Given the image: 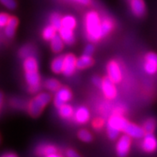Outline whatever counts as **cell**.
Listing matches in <instances>:
<instances>
[{
	"label": "cell",
	"mask_w": 157,
	"mask_h": 157,
	"mask_svg": "<svg viewBox=\"0 0 157 157\" xmlns=\"http://www.w3.org/2000/svg\"><path fill=\"white\" fill-rule=\"evenodd\" d=\"M85 29L89 40L98 41L103 38L102 33V19L95 11H90L85 16Z\"/></svg>",
	"instance_id": "1"
},
{
	"label": "cell",
	"mask_w": 157,
	"mask_h": 157,
	"mask_svg": "<svg viewBox=\"0 0 157 157\" xmlns=\"http://www.w3.org/2000/svg\"><path fill=\"white\" fill-rule=\"evenodd\" d=\"M36 153L39 155H43V156L48 157H58L59 156L57 153V149L53 145H40L37 149H36Z\"/></svg>",
	"instance_id": "13"
},
{
	"label": "cell",
	"mask_w": 157,
	"mask_h": 157,
	"mask_svg": "<svg viewBox=\"0 0 157 157\" xmlns=\"http://www.w3.org/2000/svg\"><path fill=\"white\" fill-rule=\"evenodd\" d=\"M44 86L51 91H56L60 88V83L56 78H48L45 81Z\"/></svg>",
	"instance_id": "24"
},
{
	"label": "cell",
	"mask_w": 157,
	"mask_h": 157,
	"mask_svg": "<svg viewBox=\"0 0 157 157\" xmlns=\"http://www.w3.org/2000/svg\"><path fill=\"white\" fill-rule=\"evenodd\" d=\"M63 57L64 56H58L52 63V70L56 74H59L63 71Z\"/></svg>",
	"instance_id": "22"
},
{
	"label": "cell",
	"mask_w": 157,
	"mask_h": 157,
	"mask_svg": "<svg viewBox=\"0 0 157 157\" xmlns=\"http://www.w3.org/2000/svg\"><path fill=\"white\" fill-rule=\"evenodd\" d=\"M25 78L29 86L30 92L36 93L40 90V76L38 71H25Z\"/></svg>",
	"instance_id": "4"
},
{
	"label": "cell",
	"mask_w": 157,
	"mask_h": 157,
	"mask_svg": "<svg viewBox=\"0 0 157 157\" xmlns=\"http://www.w3.org/2000/svg\"><path fill=\"white\" fill-rule=\"evenodd\" d=\"M50 22H51V25H52L58 31H59L60 28L62 27V18L60 17L58 13H53L51 15Z\"/></svg>",
	"instance_id": "27"
},
{
	"label": "cell",
	"mask_w": 157,
	"mask_h": 157,
	"mask_svg": "<svg viewBox=\"0 0 157 157\" xmlns=\"http://www.w3.org/2000/svg\"><path fill=\"white\" fill-rule=\"evenodd\" d=\"M96 122H97V124H95V128H100V127H101L102 125H103V123H100V122H99V120H97Z\"/></svg>",
	"instance_id": "37"
},
{
	"label": "cell",
	"mask_w": 157,
	"mask_h": 157,
	"mask_svg": "<svg viewBox=\"0 0 157 157\" xmlns=\"http://www.w3.org/2000/svg\"><path fill=\"white\" fill-rule=\"evenodd\" d=\"M76 1H78V2H79L80 3H82L83 5L89 4L90 2H91V0H76Z\"/></svg>",
	"instance_id": "35"
},
{
	"label": "cell",
	"mask_w": 157,
	"mask_h": 157,
	"mask_svg": "<svg viewBox=\"0 0 157 157\" xmlns=\"http://www.w3.org/2000/svg\"><path fill=\"white\" fill-rule=\"evenodd\" d=\"M18 26V19L15 17H10L7 24L5 26V34L7 37L12 38L15 35V29Z\"/></svg>",
	"instance_id": "17"
},
{
	"label": "cell",
	"mask_w": 157,
	"mask_h": 157,
	"mask_svg": "<svg viewBox=\"0 0 157 157\" xmlns=\"http://www.w3.org/2000/svg\"><path fill=\"white\" fill-rule=\"evenodd\" d=\"M23 67L25 71H38L37 59L34 56H30L25 59L23 62Z\"/></svg>",
	"instance_id": "20"
},
{
	"label": "cell",
	"mask_w": 157,
	"mask_h": 157,
	"mask_svg": "<svg viewBox=\"0 0 157 157\" xmlns=\"http://www.w3.org/2000/svg\"><path fill=\"white\" fill-rule=\"evenodd\" d=\"M78 136L83 142H90L92 140V136L87 130L79 131L78 133Z\"/></svg>",
	"instance_id": "29"
},
{
	"label": "cell",
	"mask_w": 157,
	"mask_h": 157,
	"mask_svg": "<svg viewBox=\"0 0 157 157\" xmlns=\"http://www.w3.org/2000/svg\"><path fill=\"white\" fill-rule=\"evenodd\" d=\"M101 89L103 93L106 98L108 99H113L117 95V90L115 86V83L112 81L108 77L103 78L102 80Z\"/></svg>",
	"instance_id": "5"
},
{
	"label": "cell",
	"mask_w": 157,
	"mask_h": 157,
	"mask_svg": "<svg viewBox=\"0 0 157 157\" xmlns=\"http://www.w3.org/2000/svg\"><path fill=\"white\" fill-rule=\"evenodd\" d=\"M108 77L115 83H120L122 80V72L120 65L116 61H111L107 67Z\"/></svg>",
	"instance_id": "6"
},
{
	"label": "cell",
	"mask_w": 157,
	"mask_h": 157,
	"mask_svg": "<svg viewBox=\"0 0 157 157\" xmlns=\"http://www.w3.org/2000/svg\"><path fill=\"white\" fill-rule=\"evenodd\" d=\"M128 123V120L120 115H113L108 122V137L111 140H115L117 138L120 132H124Z\"/></svg>",
	"instance_id": "2"
},
{
	"label": "cell",
	"mask_w": 157,
	"mask_h": 157,
	"mask_svg": "<svg viewBox=\"0 0 157 157\" xmlns=\"http://www.w3.org/2000/svg\"><path fill=\"white\" fill-rule=\"evenodd\" d=\"M143 150L147 153H153L157 150V140L153 133H145L142 141Z\"/></svg>",
	"instance_id": "8"
},
{
	"label": "cell",
	"mask_w": 157,
	"mask_h": 157,
	"mask_svg": "<svg viewBox=\"0 0 157 157\" xmlns=\"http://www.w3.org/2000/svg\"><path fill=\"white\" fill-rule=\"evenodd\" d=\"M131 147V137L128 135L123 136L116 144V152L119 156H126Z\"/></svg>",
	"instance_id": "10"
},
{
	"label": "cell",
	"mask_w": 157,
	"mask_h": 157,
	"mask_svg": "<svg viewBox=\"0 0 157 157\" xmlns=\"http://www.w3.org/2000/svg\"><path fill=\"white\" fill-rule=\"evenodd\" d=\"M10 19V15L6 14V13H0V27H5L7 24Z\"/></svg>",
	"instance_id": "31"
},
{
	"label": "cell",
	"mask_w": 157,
	"mask_h": 157,
	"mask_svg": "<svg viewBox=\"0 0 157 157\" xmlns=\"http://www.w3.org/2000/svg\"><path fill=\"white\" fill-rule=\"evenodd\" d=\"M57 30L52 25L47 26L43 31V38L45 40H51L56 35Z\"/></svg>",
	"instance_id": "26"
},
{
	"label": "cell",
	"mask_w": 157,
	"mask_h": 157,
	"mask_svg": "<svg viewBox=\"0 0 157 157\" xmlns=\"http://www.w3.org/2000/svg\"><path fill=\"white\" fill-rule=\"evenodd\" d=\"M52 97L48 93L43 92L38 94L35 98L29 103L28 105V112L31 116L37 117L41 114L42 111L45 106L50 102Z\"/></svg>",
	"instance_id": "3"
},
{
	"label": "cell",
	"mask_w": 157,
	"mask_h": 157,
	"mask_svg": "<svg viewBox=\"0 0 157 157\" xmlns=\"http://www.w3.org/2000/svg\"><path fill=\"white\" fill-rule=\"evenodd\" d=\"M76 59L72 54H68L63 57V68L62 73L65 76H71L75 72L76 67Z\"/></svg>",
	"instance_id": "7"
},
{
	"label": "cell",
	"mask_w": 157,
	"mask_h": 157,
	"mask_svg": "<svg viewBox=\"0 0 157 157\" xmlns=\"http://www.w3.org/2000/svg\"><path fill=\"white\" fill-rule=\"evenodd\" d=\"M155 128H156V120L153 118H150L146 120L143 126L145 133H153Z\"/></svg>",
	"instance_id": "25"
},
{
	"label": "cell",
	"mask_w": 157,
	"mask_h": 157,
	"mask_svg": "<svg viewBox=\"0 0 157 157\" xmlns=\"http://www.w3.org/2000/svg\"><path fill=\"white\" fill-rule=\"evenodd\" d=\"M94 52V47L92 44H87L84 50V54L91 56Z\"/></svg>",
	"instance_id": "32"
},
{
	"label": "cell",
	"mask_w": 157,
	"mask_h": 157,
	"mask_svg": "<svg viewBox=\"0 0 157 157\" xmlns=\"http://www.w3.org/2000/svg\"><path fill=\"white\" fill-rule=\"evenodd\" d=\"M0 2L10 10H14L17 6L15 0H0Z\"/></svg>",
	"instance_id": "30"
},
{
	"label": "cell",
	"mask_w": 157,
	"mask_h": 157,
	"mask_svg": "<svg viewBox=\"0 0 157 157\" xmlns=\"http://www.w3.org/2000/svg\"><path fill=\"white\" fill-rule=\"evenodd\" d=\"M62 27L73 30L76 27V20L71 15H66L62 18Z\"/></svg>",
	"instance_id": "23"
},
{
	"label": "cell",
	"mask_w": 157,
	"mask_h": 157,
	"mask_svg": "<svg viewBox=\"0 0 157 157\" xmlns=\"http://www.w3.org/2000/svg\"><path fill=\"white\" fill-rule=\"evenodd\" d=\"M51 48L55 53H59L63 48V43L62 38L59 35H56L51 40Z\"/></svg>",
	"instance_id": "19"
},
{
	"label": "cell",
	"mask_w": 157,
	"mask_h": 157,
	"mask_svg": "<svg viewBox=\"0 0 157 157\" xmlns=\"http://www.w3.org/2000/svg\"><path fill=\"white\" fill-rule=\"evenodd\" d=\"M34 53H35V49L31 45L24 46L23 48H21L20 52H19V55L21 57H23L24 59L30 57V56H34Z\"/></svg>",
	"instance_id": "28"
},
{
	"label": "cell",
	"mask_w": 157,
	"mask_h": 157,
	"mask_svg": "<svg viewBox=\"0 0 157 157\" xmlns=\"http://www.w3.org/2000/svg\"><path fill=\"white\" fill-rule=\"evenodd\" d=\"M0 141H1V137H0Z\"/></svg>",
	"instance_id": "39"
},
{
	"label": "cell",
	"mask_w": 157,
	"mask_h": 157,
	"mask_svg": "<svg viewBox=\"0 0 157 157\" xmlns=\"http://www.w3.org/2000/svg\"><path fill=\"white\" fill-rule=\"evenodd\" d=\"M67 155L68 157H77L78 156V155L77 154L75 151H74V150H71V149H70V150H68V151H67Z\"/></svg>",
	"instance_id": "34"
},
{
	"label": "cell",
	"mask_w": 157,
	"mask_h": 157,
	"mask_svg": "<svg viewBox=\"0 0 157 157\" xmlns=\"http://www.w3.org/2000/svg\"><path fill=\"white\" fill-rule=\"evenodd\" d=\"M2 99H3V95H2V93L0 91V108H1V105H2Z\"/></svg>",
	"instance_id": "38"
},
{
	"label": "cell",
	"mask_w": 157,
	"mask_h": 157,
	"mask_svg": "<svg viewBox=\"0 0 157 157\" xmlns=\"http://www.w3.org/2000/svg\"><path fill=\"white\" fill-rule=\"evenodd\" d=\"M72 97L71 91L67 87H60L58 91H56V96H55V105L57 108H59L64 103H67Z\"/></svg>",
	"instance_id": "9"
},
{
	"label": "cell",
	"mask_w": 157,
	"mask_h": 157,
	"mask_svg": "<svg viewBox=\"0 0 157 157\" xmlns=\"http://www.w3.org/2000/svg\"><path fill=\"white\" fill-rule=\"evenodd\" d=\"M102 80H103V79H101V78L98 76H95L92 78V83H93L95 86H97V87H101Z\"/></svg>",
	"instance_id": "33"
},
{
	"label": "cell",
	"mask_w": 157,
	"mask_h": 157,
	"mask_svg": "<svg viewBox=\"0 0 157 157\" xmlns=\"http://www.w3.org/2000/svg\"><path fill=\"white\" fill-rule=\"evenodd\" d=\"M59 35L60 37L62 38L63 41L66 44L71 45L74 43L75 36L73 30L62 27L59 29Z\"/></svg>",
	"instance_id": "16"
},
{
	"label": "cell",
	"mask_w": 157,
	"mask_h": 157,
	"mask_svg": "<svg viewBox=\"0 0 157 157\" xmlns=\"http://www.w3.org/2000/svg\"><path fill=\"white\" fill-rule=\"evenodd\" d=\"M93 64V59L91 56L83 54L80 58L76 60V67L78 69H84L89 67Z\"/></svg>",
	"instance_id": "18"
},
{
	"label": "cell",
	"mask_w": 157,
	"mask_h": 157,
	"mask_svg": "<svg viewBox=\"0 0 157 157\" xmlns=\"http://www.w3.org/2000/svg\"><path fill=\"white\" fill-rule=\"evenodd\" d=\"M124 132L130 137L135 139L143 138L145 135L144 128L137 126L134 124H131V123H128V124L124 128Z\"/></svg>",
	"instance_id": "12"
},
{
	"label": "cell",
	"mask_w": 157,
	"mask_h": 157,
	"mask_svg": "<svg viewBox=\"0 0 157 157\" xmlns=\"http://www.w3.org/2000/svg\"><path fill=\"white\" fill-rule=\"evenodd\" d=\"M59 108V114L63 119H71L74 116V110L72 107L67 103H64Z\"/></svg>",
	"instance_id": "21"
},
{
	"label": "cell",
	"mask_w": 157,
	"mask_h": 157,
	"mask_svg": "<svg viewBox=\"0 0 157 157\" xmlns=\"http://www.w3.org/2000/svg\"><path fill=\"white\" fill-rule=\"evenodd\" d=\"M2 156L3 157H15V156H16V155H15V154H12V153H6V154H5V155H2Z\"/></svg>",
	"instance_id": "36"
},
{
	"label": "cell",
	"mask_w": 157,
	"mask_h": 157,
	"mask_svg": "<svg viewBox=\"0 0 157 157\" xmlns=\"http://www.w3.org/2000/svg\"><path fill=\"white\" fill-rule=\"evenodd\" d=\"M74 119L77 123L85 124L90 119V112L85 107H79L74 112Z\"/></svg>",
	"instance_id": "14"
},
{
	"label": "cell",
	"mask_w": 157,
	"mask_h": 157,
	"mask_svg": "<svg viewBox=\"0 0 157 157\" xmlns=\"http://www.w3.org/2000/svg\"><path fill=\"white\" fill-rule=\"evenodd\" d=\"M132 11L136 16L141 17L145 14V4L144 0H131Z\"/></svg>",
	"instance_id": "15"
},
{
	"label": "cell",
	"mask_w": 157,
	"mask_h": 157,
	"mask_svg": "<svg viewBox=\"0 0 157 157\" xmlns=\"http://www.w3.org/2000/svg\"><path fill=\"white\" fill-rule=\"evenodd\" d=\"M144 70L150 75H154L157 72V54L151 52L146 56Z\"/></svg>",
	"instance_id": "11"
}]
</instances>
